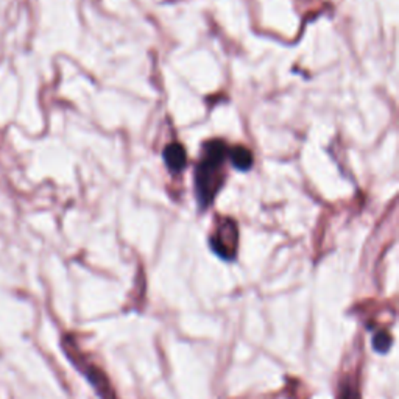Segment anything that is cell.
<instances>
[{"mask_svg":"<svg viewBox=\"0 0 399 399\" xmlns=\"http://www.w3.org/2000/svg\"><path fill=\"white\" fill-rule=\"evenodd\" d=\"M225 144L220 141L209 142L206 145V156L198 164L195 181H197V194L200 202H202L203 208H206L212 198H214L216 192L220 189L222 186V175L220 167L225 161Z\"/></svg>","mask_w":399,"mask_h":399,"instance_id":"6da1fadb","label":"cell"},{"mask_svg":"<svg viewBox=\"0 0 399 399\" xmlns=\"http://www.w3.org/2000/svg\"><path fill=\"white\" fill-rule=\"evenodd\" d=\"M211 243L217 255H220L225 259L234 257L236 247H237V229H236L234 222L225 220L223 226L218 229L217 236L212 239Z\"/></svg>","mask_w":399,"mask_h":399,"instance_id":"7a4b0ae2","label":"cell"},{"mask_svg":"<svg viewBox=\"0 0 399 399\" xmlns=\"http://www.w3.org/2000/svg\"><path fill=\"white\" fill-rule=\"evenodd\" d=\"M164 158H165V163H167V165L172 170L179 172L186 165V151L181 145H178V144L169 145V147L164 151Z\"/></svg>","mask_w":399,"mask_h":399,"instance_id":"3957f363","label":"cell"},{"mask_svg":"<svg viewBox=\"0 0 399 399\" xmlns=\"http://www.w3.org/2000/svg\"><path fill=\"white\" fill-rule=\"evenodd\" d=\"M231 161L234 167L241 169V170H247L253 164V156H251L250 150H247L245 147H236L231 151Z\"/></svg>","mask_w":399,"mask_h":399,"instance_id":"277c9868","label":"cell"},{"mask_svg":"<svg viewBox=\"0 0 399 399\" xmlns=\"http://www.w3.org/2000/svg\"><path fill=\"white\" fill-rule=\"evenodd\" d=\"M387 337H389V336H387ZM387 337H385V334H379V336H377L375 347H376L379 351H385V348H389L390 340H389Z\"/></svg>","mask_w":399,"mask_h":399,"instance_id":"5b68a950","label":"cell"},{"mask_svg":"<svg viewBox=\"0 0 399 399\" xmlns=\"http://www.w3.org/2000/svg\"><path fill=\"white\" fill-rule=\"evenodd\" d=\"M343 399H359V396H357V393H356L354 390L348 389L347 393H345V396H343Z\"/></svg>","mask_w":399,"mask_h":399,"instance_id":"8992f818","label":"cell"}]
</instances>
